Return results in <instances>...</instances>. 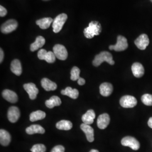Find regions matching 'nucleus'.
Instances as JSON below:
<instances>
[{"mask_svg":"<svg viewBox=\"0 0 152 152\" xmlns=\"http://www.w3.org/2000/svg\"><path fill=\"white\" fill-rule=\"evenodd\" d=\"M45 44V39L42 36H38L34 42L31 45L30 50L31 51H35L38 49L42 48Z\"/></svg>","mask_w":152,"mask_h":152,"instance_id":"23","label":"nucleus"},{"mask_svg":"<svg viewBox=\"0 0 152 152\" xmlns=\"http://www.w3.org/2000/svg\"><path fill=\"white\" fill-rule=\"evenodd\" d=\"M113 90V86L110 83L104 82L100 86V93L103 96H109L112 93Z\"/></svg>","mask_w":152,"mask_h":152,"instance_id":"16","label":"nucleus"},{"mask_svg":"<svg viewBox=\"0 0 152 152\" xmlns=\"http://www.w3.org/2000/svg\"><path fill=\"white\" fill-rule=\"evenodd\" d=\"M102 29L101 24L99 22L92 21L90 22L88 26L84 29L83 33L86 38L90 39L93 38L95 36L99 35L102 32Z\"/></svg>","mask_w":152,"mask_h":152,"instance_id":"1","label":"nucleus"},{"mask_svg":"<svg viewBox=\"0 0 152 152\" xmlns=\"http://www.w3.org/2000/svg\"><path fill=\"white\" fill-rule=\"evenodd\" d=\"M53 52L56 58L61 60H65L68 58V51L62 45H55L53 48Z\"/></svg>","mask_w":152,"mask_h":152,"instance_id":"7","label":"nucleus"},{"mask_svg":"<svg viewBox=\"0 0 152 152\" xmlns=\"http://www.w3.org/2000/svg\"><path fill=\"white\" fill-rule=\"evenodd\" d=\"M128 48L127 40L125 37L118 36L117 37V41L115 45H110L109 49L110 50H115V51H122Z\"/></svg>","mask_w":152,"mask_h":152,"instance_id":"4","label":"nucleus"},{"mask_svg":"<svg viewBox=\"0 0 152 152\" xmlns=\"http://www.w3.org/2000/svg\"><path fill=\"white\" fill-rule=\"evenodd\" d=\"M44 1H49V0H44Z\"/></svg>","mask_w":152,"mask_h":152,"instance_id":"38","label":"nucleus"},{"mask_svg":"<svg viewBox=\"0 0 152 152\" xmlns=\"http://www.w3.org/2000/svg\"><path fill=\"white\" fill-rule=\"evenodd\" d=\"M151 2H152V0H151Z\"/></svg>","mask_w":152,"mask_h":152,"instance_id":"39","label":"nucleus"},{"mask_svg":"<svg viewBox=\"0 0 152 152\" xmlns=\"http://www.w3.org/2000/svg\"><path fill=\"white\" fill-rule=\"evenodd\" d=\"M80 69L77 66L73 67L71 72V80L72 81L78 80L80 78Z\"/></svg>","mask_w":152,"mask_h":152,"instance_id":"29","label":"nucleus"},{"mask_svg":"<svg viewBox=\"0 0 152 152\" xmlns=\"http://www.w3.org/2000/svg\"><path fill=\"white\" fill-rule=\"evenodd\" d=\"M121 144L123 146L129 147L134 151H137L140 148V143L134 137L126 136L121 140Z\"/></svg>","mask_w":152,"mask_h":152,"instance_id":"6","label":"nucleus"},{"mask_svg":"<svg viewBox=\"0 0 152 152\" xmlns=\"http://www.w3.org/2000/svg\"><path fill=\"white\" fill-rule=\"evenodd\" d=\"M95 118V113L92 109L87 110V112L82 115V120L83 124L86 125H91L94 122V120Z\"/></svg>","mask_w":152,"mask_h":152,"instance_id":"18","label":"nucleus"},{"mask_svg":"<svg viewBox=\"0 0 152 152\" xmlns=\"http://www.w3.org/2000/svg\"><path fill=\"white\" fill-rule=\"evenodd\" d=\"M4 53L2 49H0V63H1L4 60Z\"/></svg>","mask_w":152,"mask_h":152,"instance_id":"35","label":"nucleus"},{"mask_svg":"<svg viewBox=\"0 0 152 152\" xmlns=\"http://www.w3.org/2000/svg\"><path fill=\"white\" fill-rule=\"evenodd\" d=\"M18 24L15 20L10 19L4 23L1 27V32L8 34L15 31L18 27Z\"/></svg>","mask_w":152,"mask_h":152,"instance_id":"9","label":"nucleus"},{"mask_svg":"<svg viewBox=\"0 0 152 152\" xmlns=\"http://www.w3.org/2000/svg\"><path fill=\"white\" fill-rule=\"evenodd\" d=\"M32 152H45L46 151V147L44 144H35L33 146L31 149Z\"/></svg>","mask_w":152,"mask_h":152,"instance_id":"31","label":"nucleus"},{"mask_svg":"<svg viewBox=\"0 0 152 152\" xmlns=\"http://www.w3.org/2000/svg\"><path fill=\"white\" fill-rule=\"evenodd\" d=\"M46 117V113L41 110H37L33 112L30 114V121L31 122H35L38 120H43Z\"/></svg>","mask_w":152,"mask_h":152,"instance_id":"28","label":"nucleus"},{"mask_svg":"<svg viewBox=\"0 0 152 152\" xmlns=\"http://www.w3.org/2000/svg\"><path fill=\"white\" fill-rule=\"evenodd\" d=\"M148 125L149 127L152 129V117H151L149 118V120L148 121Z\"/></svg>","mask_w":152,"mask_h":152,"instance_id":"36","label":"nucleus"},{"mask_svg":"<svg viewBox=\"0 0 152 152\" xmlns=\"http://www.w3.org/2000/svg\"><path fill=\"white\" fill-rule=\"evenodd\" d=\"M85 79H83V78H80L78 80H77V83H78V84L79 85H80V86H82V85H85Z\"/></svg>","mask_w":152,"mask_h":152,"instance_id":"34","label":"nucleus"},{"mask_svg":"<svg viewBox=\"0 0 152 152\" xmlns=\"http://www.w3.org/2000/svg\"><path fill=\"white\" fill-rule=\"evenodd\" d=\"M56 127L58 129L61 130H70L73 127V125L69 121L61 120L56 124Z\"/></svg>","mask_w":152,"mask_h":152,"instance_id":"27","label":"nucleus"},{"mask_svg":"<svg viewBox=\"0 0 152 152\" xmlns=\"http://www.w3.org/2000/svg\"><path fill=\"white\" fill-rule=\"evenodd\" d=\"M110 122V117L107 113L101 114L98 117L97 125L100 129H105L107 127Z\"/></svg>","mask_w":152,"mask_h":152,"instance_id":"13","label":"nucleus"},{"mask_svg":"<svg viewBox=\"0 0 152 152\" xmlns=\"http://www.w3.org/2000/svg\"><path fill=\"white\" fill-rule=\"evenodd\" d=\"M81 129L85 134L87 140L89 142H93L94 140V131L92 127L83 123L81 125Z\"/></svg>","mask_w":152,"mask_h":152,"instance_id":"14","label":"nucleus"},{"mask_svg":"<svg viewBox=\"0 0 152 152\" xmlns=\"http://www.w3.org/2000/svg\"><path fill=\"white\" fill-rule=\"evenodd\" d=\"M61 104L60 98L56 96H53L50 99L46 101V106L50 109L53 108L55 107L59 106Z\"/></svg>","mask_w":152,"mask_h":152,"instance_id":"25","label":"nucleus"},{"mask_svg":"<svg viewBox=\"0 0 152 152\" xmlns=\"http://www.w3.org/2000/svg\"><path fill=\"white\" fill-rule=\"evenodd\" d=\"M149 44V39L147 34H142L135 41V44L138 49L144 50Z\"/></svg>","mask_w":152,"mask_h":152,"instance_id":"11","label":"nucleus"},{"mask_svg":"<svg viewBox=\"0 0 152 152\" xmlns=\"http://www.w3.org/2000/svg\"><path fill=\"white\" fill-rule=\"evenodd\" d=\"M11 72L16 76H20L22 75V68L21 63L18 59L13 60L11 63Z\"/></svg>","mask_w":152,"mask_h":152,"instance_id":"21","label":"nucleus"},{"mask_svg":"<svg viewBox=\"0 0 152 152\" xmlns=\"http://www.w3.org/2000/svg\"><path fill=\"white\" fill-rule=\"evenodd\" d=\"M37 56L39 59L45 60L46 62L49 63H54L55 59L56 58L54 52H52V51L48 52L45 49H41L38 51Z\"/></svg>","mask_w":152,"mask_h":152,"instance_id":"5","label":"nucleus"},{"mask_svg":"<svg viewBox=\"0 0 152 152\" xmlns=\"http://www.w3.org/2000/svg\"><path fill=\"white\" fill-rule=\"evenodd\" d=\"M23 87L26 92H27L29 95V97L31 100H34L37 98L39 91L35 84L33 83H28L24 84Z\"/></svg>","mask_w":152,"mask_h":152,"instance_id":"10","label":"nucleus"},{"mask_svg":"<svg viewBox=\"0 0 152 152\" xmlns=\"http://www.w3.org/2000/svg\"><path fill=\"white\" fill-rule=\"evenodd\" d=\"M2 96L6 100L11 103H16L18 100V97L16 93L10 90H4L2 92Z\"/></svg>","mask_w":152,"mask_h":152,"instance_id":"15","label":"nucleus"},{"mask_svg":"<svg viewBox=\"0 0 152 152\" xmlns=\"http://www.w3.org/2000/svg\"><path fill=\"white\" fill-rule=\"evenodd\" d=\"M104 61L107 62L110 65H114V61L113 60L112 54L108 51H102L100 54L96 55L94 60L92 61V64L95 66H98Z\"/></svg>","mask_w":152,"mask_h":152,"instance_id":"2","label":"nucleus"},{"mask_svg":"<svg viewBox=\"0 0 152 152\" xmlns=\"http://www.w3.org/2000/svg\"><path fill=\"white\" fill-rule=\"evenodd\" d=\"M61 94L63 95H66L73 99H77L78 97V95H79V92L78 90H77L76 88L73 89L71 87H67L65 90H61Z\"/></svg>","mask_w":152,"mask_h":152,"instance_id":"24","label":"nucleus"},{"mask_svg":"<svg viewBox=\"0 0 152 152\" xmlns=\"http://www.w3.org/2000/svg\"><path fill=\"white\" fill-rule=\"evenodd\" d=\"M11 141V136L10 134L5 130H0V143L3 146H7Z\"/></svg>","mask_w":152,"mask_h":152,"instance_id":"20","label":"nucleus"},{"mask_svg":"<svg viewBox=\"0 0 152 152\" xmlns=\"http://www.w3.org/2000/svg\"><path fill=\"white\" fill-rule=\"evenodd\" d=\"M90 152H99V151L96 149H92Z\"/></svg>","mask_w":152,"mask_h":152,"instance_id":"37","label":"nucleus"},{"mask_svg":"<svg viewBox=\"0 0 152 152\" xmlns=\"http://www.w3.org/2000/svg\"><path fill=\"white\" fill-rule=\"evenodd\" d=\"M20 112L19 108L16 107L12 106L8 110L7 118L11 123H15L19 118Z\"/></svg>","mask_w":152,"mask_h":152,"instance_id":"12","label":"nucleus"},{"mask_svg":"<svg viewBox=\"0 0 152 152\" xmlns=\"http://www.w3.org/2000/svg\"><path fill=\"white\" fill-rule=\"evenodd\" d=\"M67 18V15L64 13L59 14L55 18L53 22V28L54 32L58 33L60 32L66 21Z\"/></svg>","mask_w":152,"mask_h":152,"instance_id":"3","label":"nucleus"},{"mask_svg":"<svg viewBox=\"0 0 152 152\" xmlns=\"http://www.w3.org/2000/svg\"><path fill=\"white\" fill-rule=\"evenodd\" d=\"M26 132L29 135H32L34 134H44L45 130L44 128L38 125H32L26 129Z\"/></svg>","mask_w":152,"mask_h":152,"instance_id":"22","label":"nucleus"},{"mask_svg":"<svg viewBox=\"0 0 152 152\" xmlns=\"http://www.w3.org/2000/svg\"><path fill=\"white\" fill-rule=\"evenodd\" d=\"M131 70L134 76L136 78H140L144 75V66L140 63H134L132 65Z\"/></svg>","mask_w":152,"mask_h":152,"instance_id":"17","label":"nucleus"},{"mask_svg":"<svg viewBox=\"0 0 152 152\" xmlns=\"http://www.w3.org/2000/svg\"><path fill=\"white\" fill-rule=\"evenodd\" d=\"M65 148L62 145H56L53 148L51 152H64Z\"/></svg>","mask_w":152,"mask_h":152,"instance_id":"32","label":"nucleus"},{"mask_svg":"<svg viewBox=\"0 0 152 152\" xmlns=\"http://www.w3.org/2000/svg\"><path fill=\"white\" fill-rule=\"evenodd\" d=\"M7 11L5 8L2 6H0V16L4 17L6 16V15L7 14Z\"/></svg>","mask_w":152,"mask_h":152,"instance_id":"33","label":"nucleus"},{"mask_svg":"<svg viewBox=\"0 0 152 152\" xmlns=\"http://www.w3.org/2000/svg\"><path fill=\"white\" fill-rule=\"evenodd\" d=\"M121 105L125 108H131L135 107L137 104L136 98L131 95H125L120 99Z\"/></svg>","mask_w":152,"mask_h":152,"instance_id":"8","label":"nucleus"},{"mask_svg":"<svg viewBox=\"0 0 152 152\" xmlns=\"http://www.w3.org/2000/svg\"><path fill=\"white\" fill-rule=\"evenodd\" d=\"M141 102L142 103L147 106L152 105V95L151 94H144L141 97Z\"/></svg>","mask_w":152,"mask_h":152,"instance_id":"30","label":"nucleus"},{"mask_svg":"<svg viewBox=\"0 0 152 152\" xmlns=\"http://www.w3.org/2000/svg\"><path fill=\"white\" fill-rule=\"evenodd\" d=\"M53 21L54 20L51 18H44L41 19L37 20L36 24L40 28L42 29H46L50 27V25Z\"/></svg>","mask_w":152,"mask_h":152,"instance_id":"26","label":"nucleus"},{"mask_svg":"<svg viewBox=\"0 0 152 152\" xmlns=\"http://www.w3.org/2000/svg\"><path fill=\"white\" fill-rule=\"evenodd\" d=\"M41 86L47 91H54L57 88V85L47 78H44L41 80Z\"/></svg>","mask_w":152,"mask_h":152,"instance_id":"19","label":"nucleus"}]
</instances>
